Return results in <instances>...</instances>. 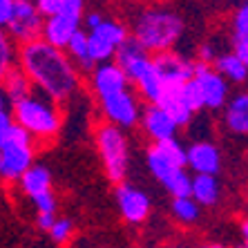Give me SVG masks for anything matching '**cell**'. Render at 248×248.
<instances>
[{"label":"cell","mask_w":248,"mask_h":248,"mask_svg":"<svg viewBox=\"0 0 248 248\" xmlns=\"http://www.w3.org/2000/svg\"><path fill=\"white\" fill-rule=\"evenodd\" d=\"M65 52H67V56L74 61L76 67L81 69V74H90L92 67L96 65L92 58H90V49H87V31H83V29H78V31L67 41Z\"/></svg>","instance_id":"obj_21"},{"label":"cell","mask_w":248,"mask_h":248,"mask_svg":"<svg viewBox=\"0 0 248 248\" xmlns=\"http://www.w3.org/2000/svg\"><path fill=\"white\" fill-rule=\"evenodd\" d=\"M14 2L16 0H0V27H5L12 18V12H14Z\"/></svg>","instance_id":"obj_36"},{"label":"cell","mask_w":248,"mask_h":248,"mask_svg":"<svg viewBox=\"0 0 248 248\" xmlns=\"http://www.w3.org/2000/svg\"><path fill=\"white\" fill-rule=\"evenodd\" d=\"M58 12L67 14V16L83 18V14H85V0H61V9Z\"/></svg>","instance_id":"obj_32"},{"label":"cell","mask_w":248,"mask_h":248,"mask_svg":"<svg viewBox=\"0 0 248 248\" xmlns=\"http://www.w3.org/2000/svg\"><path fill=\"white\" fill-rule=\"evenodd\" d=\"M96 103L103 121L114 123V125L123 127V130H130V127L139 125L143 108H141V98H139V94L134 92L132 87H123L119 92L98 96Z\"/></svg>","instance_id":"obj_6"},{"label":"cell","mask_w":248,"mask_h":248,"mask_svg":"<svg viewBox=\"0 0 248 248\" xmlns=\"http://www.w3.org/2000/svg\"><path fill=\"white\" fill-rule=\"evenodd\" d=\"M36 161V141L16 121L0 134V179L16 184Z\"/></svg>","instance_id":"obj_5"},{"label":"cell","mask_w":248,"mask_h":248,"mask_svg":"<svg viewBox=\"0 0 248 248\" xmlns=\"http://www.w3.org/2000/svg\"><path fill=\"white\" fill-rule=\"evenodd\" d=\"M54 219H56V215L54 213H36V226L45 232L49 231V226L54 224Z\"/></svg>","instance_id":"obj_37"},{"label":"cell","mask_w":248,"mask_h":248,"mask_svg":"<svg viewBox=\"0 0 248 248\" xmlns=\"http://www.w3.org/2000/svg\"><path fill=\"white\" fill-rule=\"evenodd\" d=\"M36 9L41 12L43 18H49L54 16V14H58V9H61V0H34Z\"/></svg>","instance_id":"obj_34"},{"label":"cell","mask_w":248,"mask_h":248,"mask_svg":"<svg viewBox=\"0 0 248 248\" xmlns=\"http://www.w3.org/2000/svg\"><path fill=\"white\" fill-rule=\"evenodd\" d=\"M12 123H14V116H12V112H9V108H7V110H0V134L5 132Z\"/></svg>","instance_id":"obj_39"},{"label":"cell","mask_w":248,"mask_h":248,"mask_svg":"<svg viewBox=\"0 0 248 248\" xmlns=\"http://www.w3.org/2000/svg\"><path fill=\"white\" fill-rule=\"evenodd\" d=\"M192 78L199 85V92L203 98V110H224L228 101V81L217 72L210 63L192 61Z\"/></svg>","instance_id":"obj_8"},{"label":"cell","mask_w":248,"mask_h":248,"mask_svg":"<svg viewBox=\"0 0 248 248\" xmlns=\"http://www.w3.org/2000/svg\"><path fill=\"white\" fill-rule=\"evenodd\" d=\"M16 49L18 47L14 43V38L7 34L5 27H0V81L16 65Z\"/></svg>","instance_id":"obj_26"},{"label":"cell","mask_w":248,"mask_h":248,"mask_svg":"<svg viewBox=\"0 0 248 248\" xmlns=\"http://www.w3.org/2000/svg\"><path fill=\"white\" fill-rule=\"evenodd\" d=\"M239 231H242V237H244V242H248V217L242 221V226H239Z\"/></svg>","instance_id":"obj_40"},{"label":"cell","mask_w":248,"mask_h":248,"mask_svg":"<svg viewBox=\"0 0 248 248\" xmlns=\"http://www.w3.org/2000/svg\"><path fill=\"white\" fill-rule=\"evenodd\" d=\"M139 125H141V130L150 137L152 143L177 137V130H179V125L170 119V114H168L163 108H159L156 103H148V108L141 110Z\"/></svg>","instance_id":"obj_14"},{"label":"cell","mask_w":248,"mask_h":248,"mask_svg":"<svg viewBox=\"0 0 248 248\" xmlns=\"http://www.w3.org/2000/svg\"><path fill=\"white\" fill-rule=\"evenodd\" d=\"M186 168L202 174H219L221 150L213 141H195L186 148Z\"/></svg>","instance_id":"obj_13"},{"label":"cell","mask_w":248,"mask_h":248,"mask_svg":"<svg viewBox=\"0 0 248 248\" xmlns=\"http://www.w3.org/2000/svg\"><path fill=\"white\" fill-rule=\"evenodd\" d=\"M49 237H52V242L58 244V246H67L72 239H74V232H76V226L74 221L69 219V217H58L54 219V224L49 226Z\"/></svg>","instance_id":"obj_27"},{"label":"cell","mask_w":248,"mask_h":248,"mask_svg":"<svg viewBox=\"0 0 248 248\" xmlns=\"http://www.w3.org/2000/svg\"><path fill=\"white\" fill-rule=\"evenodd\" d=\"M190 197L199 206H217L221 197V186L217 174H202L197 172L190 179Z\"/></svg>","instance_id":"obj_17"},{"label":"cell","mask_w":248,"mask_h":248,"mask_svg":"<svg viewBox=\"0 0 248 248\" xmlns=\"http://www.w3.org/2000/svg\"><path fill=\"white\" fill-rule=\"evenodd\" d=\"M0 87H2V92H5V96H7L9 103H14V101H18V98H23L25 94H29L31 90H34V85H31V81L27 78V74H25L18 65H14V67L2 76Z\"/></svg>","instance_id":"obj_20"},{"label":"cell","mask_w":248,"mask_h":248,"mask_svg":"<svg viewBox=\"0 0 248 248\" xmlns=\"http://www.w3.org/2000/svg\"><path fill=\"white\" fill-rule=\"evenodd\" d=\"M81 25H83V18L67 16V14L58 12V14H54V16L45 18L41 38H43V41H47L49 45L65 49L67 41L76 34V31H78V29H81Z\"/></svg>","instance_id":"obj_15"},{"label":"cell","mask_w":248,"mask_h":248,"mask_svg":"<svg viewBox=\"0 0 248 248\" xmlns=\"http://www.w3.org/2000/svg\"><path fill=\"white\" fill-rule=\"evenodd\" d=\"M224 123L232 134H248V92H242L226 101Z\"/></svg>","instance_id":"obj_18"},{"label":"cell","mask_w":248,"mask_h":248,"mask_svg":"<svg viewBox=\"0 0 248 248\" xmlns=\"http://www.w3.org/2000/svg\"><path fill=\"white\" fill-rule=\"evenodd\" d=\"M123 87H130V81H127V74L123 72V67L114 58L105 61V63H96L90 72V90L94 92L96 98L119 92Z\"/></svg>","instance_id":"obj_11"},{"label":"cell","mask_w":248,"mask_h":248,"mask_svg":"<svg viewBox=\"0 0 248 248\" xmlns=\"http://www.w3.org/2000/svg\"><path fill=\"white\" fill-rule=\"evenodd\" d=\"M116 206H119V213H121L123 221L132 226H139L148 221L152 210V199L148 197V192H143L141 188H134L127 181H121L116 184Z\"/></svg>","instance_id":"obj_10"},{"label":"cell","mask_w":248,"mask_h":248,"mask_svg":"<svg viewBox=\"0 0 248 248\" xmlns=\"http://www.w3.org/2000/svg\"><path fill=\"white\" fill-rule=\"evenodd\" d=\"M156 148L163 152V155L170 159L172 163H177V166L186 168V145H181L179 141H177V137L172 139H166V141H156Z\"/></svg>","instance_id":"obj_28"},{"label":"cell","mask_w":248,"mask_h":248,"mask_svg":"<svg viewBox=\"0 0 248 248\" xmlns=\"http://www.w3.org/2000/svg\"><path fill=\"white\" fill-rule=\"evenodd\" d=\"M181 96H184V101L188 103V108L195 114L203 110V98H202V92H199V85L195 83V78H190V81H186L181 85Z\"/></svg>","instance_id":"obj_29"},{"label":"cell","mask_w":248,"mask_h":248,"mask_svg":"<svg viewBox=\"0 0 248 248\" xmlns=\"http://www.w3.org/2000/svg\"><path fill=\"white\" fill-rule=\"evenodd\" d=\"M202 248H226L224 244H206V246H202Z\"/></svg>","instance_id":"obj_42"},{"label":"cell","mask_w":248,"mask_h":248,"mask_svg":"<svg viewBox=\"0 0 248 248\" xmlns=\"http://www.w3.org/2000/svg\"><path fill=\"white\" fill-rule=\"evenodd\" d=\"M184 18L170 9H145L132 25V36L143 45L145 52L159 54L172 49L184 34Z\"/></svg>","instance_id":"obj_3"},{"label":"cell","mask_w":248,"mask_h":248,"mask_svg":"<svg viewBox=\"0 0 248 248\" xmlns=\"http://www.w3.org/2000/svg\"><path fill=\"white\" fill-rule=\"evenodd\" d=\"M92 31H94V34H98V36H103L105 41H110L114 47L121 45L127 36H130V34H127L125 25L119 23V20H114V18H103V20H101V23H98Z\"/></svg>","instance_id":"obj_25"},{"label":"cell","mask_w":248,"mask_h":248,"mask_svg":"<svg viewBox=\"0 0 248 248\" xmlns=\"http://www.w3.org/2000/svg\"><path fill=\"white\" fill-rule=\"evenodd\" d=\"M7 96H5V92H2V87H0V110H7Z\"/></svg>","instance_id":"obj_41"},{"label":"cell","mask_w":248,"mask_h":248,"mask_svg":"<svg viewBox=\"0 0 248 248\" xmlns=\"http://www.w3.org/2000/svg\"><path fill=\"white\" fill-rule=\"evenodd\" d=\"M145 166H148L152 177L170 192V197L190 195V179L192 177L188 174V170L177 166V163H172L155 143H152L150 148H148V152H145Z\"/></svg>","instance_id":"obj_7"},{"label":"cell","mask_w":248,"mask_h":248,"mask_svg":"<svg viewBox=\"0 0 248 248\" xmlns=\"http://www.w3.org/2000/svg\"><path fill=\"white\" fill-rule=\"evenodd\" d=\"M172 219L181 226H192L202 217V206L192 199L190 195L186 197H172V206H170Z\"/></svg>","instance_id":"obj_23"},{"label":"cell","mask_w":248,"mask_h":248,"mask_svg":"<svg viewBox=\"0 0 248 248\" xmlns=\"http://www.w3.org/2000/svg\"><path fill=\"white\" fill-rule=\"evenodd\" d=\"M87 49H90V58H92L94 63L112 61L116 52V47L110 41H105L103 36L94 34V31H87Z\"/></svg>","instance_id":"obj_24"},{"label":"cell","mask_w":248,"mask_h":248,"mask_svg":"<svg viewBox=\"0 0 248 248\" xmlns=\"http://www.w3.org/2000/svg\"><path fill=\"white\" fill-rule=\"evenodd\" d=\"M31 203H34V210L36 213H54L56 215L58 210V199L54 195V190H45L41 195L31 197Z\"/></svg>","instance_id":"obj_30"},{"label":"cell","mask_w":248,"mask_h":248,"mask_svg":"<svg viewBox=\"0 0 248 248\" xmlns=\"http://www.w3.org/2000/svg\"><path fill=\"white\" fill-rule=\"evenodd\" d=\"M161 248H186L184 244H166V246H161Z\"/></svg>","instance_id":"obj_43"},{"label":"cell","mask_w":248,"mask_h":248,"mask_svg":"<svg viewBox=\"0 0 248 248\" xmlns=\"http://www.w3.org/2000/svg\"><path fill=\"white\" fill-rule=\"evenodd\" d=\"M12 116L20 127H25L29 137L38 143H52L63 127V110L61 103L43 94L41 90H31L23 98L12 103Z\"/></svg>","instance_id":"obj_2"},{"label":"cell","mask_w":248,"mask_h":248,"mask_svg":"<svg viewBox=\"0 0 248 248\" xmlns=\"http://www.w3.org/2000/svg\"><path fill=\"white\" fill-rule=\"evenodd\" d=\"M103 18L105 16H103V14H98V12H87V14H83V25H85L87 31H92V29L96 27Z\"/></svg>","instance_id":"obj_38"},{"label":"cell","mask_w":248,"mask_h":248,"mask_svg":"<svg viewBox=\"0 0 248 248\" xmlns=\"http://www.w3.org/2000/svg\"><path fill=\"white\" fill-rule=\"evenodd\" d=\"M242 248H248V242H244V246Z\"/></svg>","instance_id":"obj_44"},{"label":"cell","mask_w":248,"mask_h":248,"mask_svg":"<svg viewBox=\"0 0 248 248\" xmlns=\"http://www.w3.org/2000/svg\"><path fill=\"white\" fill-rule=\"evenodd\" d=\"M215 56H217V49H215L210 43H203V45H199V49H197V58H199V61H203V63L213 65Z\"/></svg>","instance_id":"obj_35"},{"label":"cell","mask_w":248,"mask_h":248,"mask_svg":"<svg viewBox=\"0 0 248 248\" xmlns=\"http://www.w3.org/2000/svg\"><path fill=\"white\" fill-rule=\"evenodd\" d=\"M232 34L235 36H248V2L237 7L232 14Z\"/></svg>","instance_id":"obj_31"},{"label":"cell","mask_w":248,"mask_h":248,"mask_svg":"<svg viewBox=\"0 0 248 248\" xmlns=\"http://www.w3.org/2000/svg\"><path fill=\"white\" fill-rule=\"evenodd\" d=\"M16 184L20 186L23 195L31 199V197L41 195V192H45V190H52V172H49L45 166H41V163H31V166L20 174V179H18Z\"/></svg>","instance_id":"obj_19"},{"label":"cell","mask_w":248,"mask_h":248,"mask_svg":"<svg viewBox=\"0 0 248 248\" xmlns=\"http://www.w3.org/2000/svg\"><path fill=\"white\" fill-rule=\"evenodd\" d=\"M156 105L163 108V110L170 114V119L179 127L190 125V121L195 119V112L188 108V103H186L184 96H181V85L163 87V92H161V96H159V101H156Z\"/></svg>","instance_id":"obj_16"},{"label":"cell","mask_w":248,"mask_h":248,"mask_svg":"<svg viewBox=\"0 0 248 248\" xmlns=\"http://www.w3.org/2000/svg\"><path fill=\"white\" fill-rule=\"evenodd\" d=\"M43 23H45V18L36 9L34 0H16L12 18L5 25V29L16 45H23V43H29L34 38H41Z\"/></svg>","instance_id":"obj_9"},{"label":"cell","mask_w":248,"mask_h":248,"mask_svg":"<svg viewBox=\"0 0 248 248\" xmlns=\"http://www.w3.org/2000/svg\"><path fill=\"white\" fill-rule=\"evenodd\" d=\"M16 65L23 69L31 85L56 103H65L83 85L81 69L67 56L65 49L49 45L43 38H34L18 45Z\"/></svg>","instance_id":"obj_1"},{"label":"cell","mask_w":248,"mask_h":248,"mask_svg":"<svg viewBox=\"0 0 248 248\" xmlns=\"http://www.w3.org/2000/svg\"><path fill=\"white\" fill-rule=\"evenodd\" d=\"M94 145L103 163L105 177L112 184L125 181L130 170V143H127L125 130L114 123L101 121L94 130Z\"/></svg>","instance_id":"obj_4"},{"label":"cell","mask_w":248,"mask_h":248,"mask_svg":"<svg viewBox=\"0 0 248 248\" xmlns=\"http://www.w3.org/2000/svg\"><path fill=\"white\" fill-rule=\"evenodd\" d=\"M213 67L217 69L228 83H244L248 78V67L232 52L217 54L213 61Z\"/></svg>","instance_id":"obj_22"},{"label":"cell","mask_w":248,"mask_h":248,"mask_svg":"<svg viewBox=\"0 0 248 248\" xmlns=\"http://www.w3.org/2000/svg\"><path fill=\"white\" fill-rule=\"evenodd\" d=\"M152 63H155L156 72L161 76L163 87L184 85L186 81L192 78V61L179 56V54H174L172 49L155 54V56H152Z\"/></svg>","instance_id":"obj_12"},{"label":"cell","mask_w":248,"mask_h":248,"mask_svg":"<svg viewBox=\"0 0 248 248\" xmlns=\"http://www.w3.org/2000/svg\"><path fill=\"white\" fill-rule=\"evenodd\" d=\"M232 54L248 67V36H235L232 43Z\"/></svg>","instance_id":"obj_33"}]
</instances>
